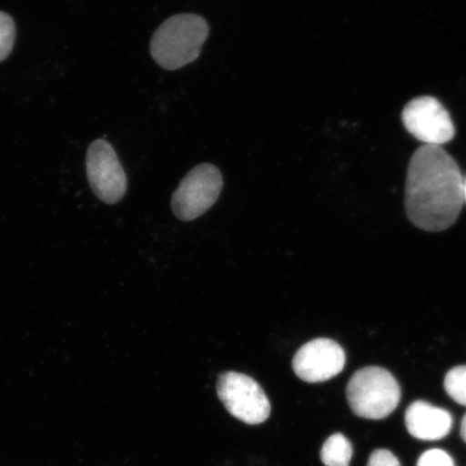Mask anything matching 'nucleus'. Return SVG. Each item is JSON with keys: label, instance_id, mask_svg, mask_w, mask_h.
Masks as SVG:
<instances>
[{"label": "nucleus", "instance_id": "obj_1", "mask_svg": "<svg viewBox=\"0 0 466 466\" xmlns=\"http://www.w3.org/2000/svg\"><path fill=\"white\" fill-rule=\"evenodd\" d=\"M464 202V179L457 162L441 146L423 145L408 166V218L425 231L446 230L456 223Z\"/></svg>", "mask_w": 466, "mask_h": 466}, {"label": "nucleus", "instance_id": "obj_2", "mask_svg": "<svg viewBox=\"0 0 466 466\" xmlns=\"http://www.w3.org/2000/svg\"><path fill=\"white\" fill-rule=\"evenodd\" d=\"M208 33V22L201 15L182 14L168 17L151 38V56L167 71L182 68L200 56Z\"/></svg>", "mask_w": 466, "mask_h": 466}, {"label": "nucleus", "instance_id": "obj_3", "mask_svg": "<svg viewBox=\"0 0 466 466\" xmlns=\"http://www.w3.org/2000/svg\"><path fill=\"white\" fill-rule=\"evenodd\" d=\"M400 388L391 372L382 367L370 366L350 379L347 399L354 415L381 420L396 410L400 401Z\"/></svg>", "mask_w": 466, "mask_h": 466}, {"label": "nucleus", "instance_id": "obj_4", "mask_svg": "<svg viewBox=\"0 0 466 466\" xmlns=\"http://www.w3.org/2000/svg\"><path fill=\"white\" fill-rule=\"evenodd\" d=\"M218 167L202 163L186 175L172 197V209L178 219L194 220L211 208L223 190Z\"/></svg>", "mask_w": 466, "mask_h": 466}, {"label": "nucleus", "instance_id": "obj_5", "mask_svg": "<svg viewBox=\"0 0 466 466\" xmlns=\"http://www.w3.org/2000/svg\"><path fill=\"white\" fill-rule=\"evenodd\" d=\"M218 394L226 410L244 423L258 425L270 416L269 399L259 383L247 375L224 372L218 377Z\"/></svg>", "mask_w": 466, "mask_h": 466}, {"label": "nucleus", "instance_id": "obj_6", "mask_svg": "<svg viewBox=\"0 0 466 466\" xmlns=\"http://www.w3.org/2000/svg\"><path fill=\"white\" fill-rule=\"evenodd\" d=\"M86 163L87 179L98 199L107 204L122 200L127 179L113 146L105 139L93 142L87 149Z\"/></svg>", "mask_w": 466, "mask_h": 466}, {"label": "nucleus", "instance_id": "obj_7", "mask_svg": "<svg viewBox=\"0 0 466 466\" xmlns=\"http://www.w3.org/2000/svg\"><path fill=\"white\" fill-rule=\"evenodd\" d=\"M401 120L406 130L424 145L441 147L456 134L450 113L432 96L417 97L408 103Z\"/></svg>", "mask_w": 466, "mask_h": 466}, {"label": "nucleus", "instance_id": "obj_8", "mask_svg": "<svg viewBox=\"0 0 466 466\" xmlns=\"http://www.w3.org/2000/svg\"><path fill=\"white\" fill-rule=\"evenodd\" d=\"M346 353L334 340L319 338L309 341L295 354L293 370L297 377L309 383L330 380L346 366Z\"/></svg>", "mask_w": 466, "mask_h": 466}, {"label": "nucleus", "instance_id": "obj_9", "mask_svg": "<svg viewBox=\"0 0 466 466\" xmlns=\"http://www.w3.org/2000/svg\"><path fill=\"white\" fill-rule=\"evenodd\" d=\"M408 432L419 441H440L450 435L453 420L450 411L424 400L412 403L405 412Z\"/></svg>", "mask_w": 466, "mask_h": 466}, {"label": "nucleus", "instance_id": "obj_10", "mask_svg": "<svg viewBox=\"0 0 466 466\" xmlns=\"http://www.w3.org/2000/svg\"><path fill=\"white\" fill-rule=\"evenodd\" d=\"M352 457L351 441L341 433L329 436L320 450V460L325 466H350Z\"/></svg>", "mask_w": 466, "mask_h": 466}, {"label": "nucleus", "instance_id": "obj_11", "mask_svg": "<svg viewBox=\"0 0 466 466\" xmlns=\"http://www.w3.org/2000/svg\"><path fill=\"white\" fill-rule=\"evenodd\" d=\"M444 386L447 394L456 403L466 406V365L454 367L448 371Z\"/></svg>", "mask_w": 466, "mask_h": 466}, {"label": "nucleus", "instance_id": "obj_12", "mask_svg": "<svg viewBox=\"0 0 466 466\" xmlns=\"http://www.w3.org/2000/svg\"><path fill=\"white\" fill-rule=\"evenodd\" d=\"M15 23L8 14L0 11V63L13 51L15 42Z\"/></svg>", "mask_w": 466, "mask_h": 466}, {"label": "nucleus", "instance_id": "obj_13", "mask_svg": "<svg viewBox=\"0 0 466 466\" xmlns=\"http://www.w3.org/2000/svg\"><path fill=\"white\" fill-rule=\"evenodd\" d=\"M417 466H454L451 454L441 450H430L421 454Z\"/></svg>", "mask_w": 466, "mask_h": 466}, {"label": "nucleus", "instance_id": "obj_14", "mask_svg": "<svg viewBox=\"0 0 466 466\" xmlns=\"http://www.w3.org/2000/svg\"><path fill=\"white\" fill-rule=\"evenodd\" d=\"M367 466H401L400 460L391 451L377 450L370 454Z\"/></svg>", "mask_w": 466, "mask_h": 466}, {"label": "nucleus", "instance_id": "obj_15", "mask_svg": "<svg viewBox=\"0 0 466 466\" xmlns=\"http://www.w3.org/2000/svg\"><path fill=\"white\" fill-rule=\"evenodd\" d=\"M461 437H462V440L466 442V413L462 419V423H461Z\"/></svg>", "mask_w": 466, "mask_h": 466}, {"label": "nucleus", "instance_id": "obj_16", "mask_svg": "<svg viewBox=\"0 0 466 466\" xmlns=\"http://www.w3.org/2000/svg\"><path fill=\"white\" fill-rule=\"evenodd\" d=\"M464 197H465V202H466V182H464Z\"/></svg>", "mask_w": 466, "mask_h": 466}]
</instances>
